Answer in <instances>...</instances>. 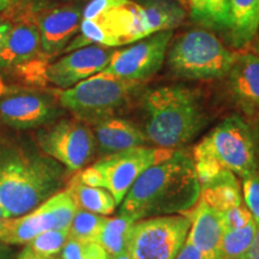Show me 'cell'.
Returning a JSON list of instances; mask_svg holds the SVG:
<instances>
[{"label":"cell","mask_w":259,"mask_h":259,"mask_svg":"<svg viewBox=\"0 0 259 259\" xmlns=\"http://www.w3.org/2000/svg\"><path fill=\"white\" fill-rule=\"evenodd\" d=\"M199 197L200 183L193 157L184 150H174L169 157L139 176L121 202L119 215L135 222L181 215L190 212Z\"/></svg>","instance_id":"obj_1"},{"label":"cell","mask_w":259,"mask_h":259,"mask_svg":"<svg viewBox=\"0 0 259 259\" xmlns=\"http://www.w3.org/2000/svg\"><path fill=\"white\" fill-rule=\"evenodd\" d=\"M65 171L48 156L22 150L0 154V205L6 219L25 215L60 192Z\"/></svg>","instance_id":"obj_2"},{"label":"cell","mask_w":259,"mask_h":259,"mask_svg":"<svg viewBox=\"0 0 259 259\" xmlns=\"http://www.w3.org/2000/svg\"><path fill=\"white\" fill-rule=\"evenodd\" d=\"M144 134L156 147L176 149L190 143L206 124L200 96L183 85L150 89L142 99Z\"/></svg>","instance_id":"obj_3"},{"label":"cell","mask_w":259,"mask_h":259,"mask_svg":"<svg viewBox=\"0 0 259 259\" xmlns=\"http://www.w3.org/2000/svg\"><path fill=\"white\" fill-rule=\"evenodd\" d=\"M200 185L220 171L229 170L245 178L258 171L255 143L250 127L239 116H229L213 127L193 150Z\"/></svg>","instance_id":"obj_4"},{"label":"cell","mask_w":259,"mask_h":259,"mask_svg":"<svg viewBox=\"0 0 259 259\" xmlns=\"http://www.w3.org/2000/svg\"><path fill=\"white\" fill-rule=\"evenodd\" d=\"M143 84L99 72L57 94L63 108L78 120L94 125L116 116L131 105Z\"/></svg>","instance_id":"obj_5"},{"label":"cell","mask_w":259,"mask_h":259,"mask_svg":"<svg viewBox=\"0 0 259 259\" xmlns=\"http://www.w3.org/2000/svg\"><path fill=\"white\" fill-rule=\"evenodd\" d=\"M238 52L231 51L205 29H193L181 34L167 51L171 72L189 80H211L227 76Z\"/></svg>","instance_id":"obj_6"},{"label":"cell","mask_w":259,"mask_h":259,"mask_svg":"<svg viewBox=\"0 0 259 259\" xmlns=\"http://www.w3.org/2000/svg\"><path fill=\"white\" fill-rule=\"evenodd\" d=\"M173 153L174 149L147 145L127 149L106 155L92 166L80 170L76 177L85 185L102 187L111 192L119 205L143 171L169 157Z\"/></svg>","instance_id":"obj_7"},{"label":"cell","mask_w":259,"mask_h":259,"mask_svg":"<svg viewBox=\"0 0 259 259\" xmlns=\"http://www.w3.org/2000/svg\"><path fill=\"white\" fill-rule=\"evenodd\" d=\"M190 227L189 213L139 220L128 232L126 253L130 259H176Z\"/></svg>","instance_id":"obj_8"},{"label":"cell","mask_w":259,"mask_h":259,"mask_svg":"<svg viewBox=\"0 0 259 259\" xmlns=\"http://www.w3.org/2000/svg\"><path fill=\"white\" fill-rule=\"evenodd\" d=\"M69 190L61 191L25 215L0 220V244L27 245L51 229H69L77 211Z\"/></svg>","instance_id":"obj_9"},{"label":"cell","mask_w":259,"mask_h":259,"mask_svg":"<svg viewBox=\"0 0 259 259\" xmlns=\"http://www.w3.org/2000/svg\"><path fill=\"white\" fill-rule=\"evenodd\" d=\"M37 143L48 157L59 162L67 171L82 170L95 153L93 130L78 119H63L37 134Z\"/></svg>","instance_id":"obj_10"},{"label":"cell","mask_w":259,"mask_h":259,"mask_svg":"<svg viewBox=\"0 0 259 259\" xmlns=\"http://www.w3.org/2000/svg\"><path fill=\"white\" fill-rule=\"evenodd\" d=\"M173 35V30L160 31L116 50L103 72L143 84L163 66Z\"/></svg>","instance_id":"obj_11"},{"label":"cell","mask_w":259,"mask_h":259,"mask_svg":"<svg viewBox=\"0 0 259 259\" xmlns=\"http://www.w3.org/2000/svg\"><path fill=\"white\" fill-rule=\"evenodd\" d=\"M116 48L89 45L69 52L47 67V82L60 89H69L108 66Z\"/></svg>","instance_id":"obj_12"},{"label":"cell","mask_w":259,"mask_h":259,"mask_svg":"<svg viewBox=\"0 0 259 259\" xmlns=\"http://www.w3.org/2000/svg\"><path fill=\"white\" fill-rule=\"evenodd\" d=\"M83 11L78 5H59L35 11L42 52L57 56L67 47L80 29Z\"/></svg>","instance_id":"obj_13"},{"label":"cell","mask_w":259,"mask_h":259,"mask_svg":"<svg viewBox=\"0 0 259 259\" xmlns=\"http://www.w3.org/2000/svg\"><path fill=\"white\" fill-rule=\"evenodd\" d=\"M57 115L54 103L38 94L17 93L0 99V120L16 130L38 127Z\"/></svg>","instance_id":"obj_14"},{"label":"cell","mask_w":259,"mask_h":259,"mask_svg":"<svg viewBox=\"0 0 259 259\" xmlns=\"http://www.w3.org/2000/svg\"><path fill=\"white\" fill-rule=\"evenodd\" d=\"M228 76L233 100L242 112L259 119V56L253 52H238Z\"/></svg>","instance_id":"obj_15"},{"label":"cell","mask_w":259,"mask_h":259,"mask_svg":"<svg viewBox=\"0 0 259 259\" xmlns=\"http://www.w3.org/2000/svg\"><path fill=\"white\" fill-rule=\"evenodd\" d=\"M45 56L34 11L29 14L28 18L22 19V22L10 29L4 46L0 51V69L17 67Z\"/></svg>","instance_id":"obj_16"},{"label":"cell","mask_w":259,"mask_h":259,"mask_svg":"<svg viewBox=\"0 0 259 259\" xmlns=\"http://www.w3.org/2000/svg\"><path fill=\"white\" fill-rule=\"evenodd\" d=\"M96 147L102 154L111 155L127 149L144 147L148 138L143 130L119 116L105 119L92 125Z\"/></svg>","instance_id":"obj_17"},{"label":"cell","mask_w":259,"mask_h":259,"mask_svg":"<svg viewBox=\"0 0 259 259\" xmlns=\"http://www.w3.org/2000/svg\"><path fill=\"white\" fill-rule=\"evenodd\" d=\"M187 213L191 219V227L186 240L206 253L220 255V245L225 232L222 213L200 197L194 208Z\"/></svg>","instance_id":"obj_18"},{"label":"cell","mask_w":259,"mask_h":259,"mask_svg":"<svg viewBox=\"0 0 259 259\" xmlns=\"http://www.w3.org/2000/svg\"><path fill=\"white\" fill-rule=\"evenodd\" d=\"M229 16L231 44L235 48L248 46L258 34L259 0H229Z\"/></svg>","instance_id":"obj_19"},{"label":"cell","mask_w":259,"mask_h":259,"mask_svg":"<svg viewBox=\"0 0 259 259\" xmlns=\"http://www.w3.org/2000/svg\"><path fill=\"white\" fill-rule=\"evenodd\" d=\"M200 198L221 213L244 204L238 177L229 170L220 171L208 183L200 185Z\"/></svg>","instance_id":"obj_20"},{"label":"cell","mask_w":259,"mask_h":259,"mask_svg":"<svg viewBox=\"0 0 259 259\" xmlns=\"http://www.w3.org/2000/svg\"><path fill=\"white\" fill-rule=\"evenodd\" d=\"M67 190L72 194L77 208L85 211L108 216L115 211L116 204L111 192L102 187L89 186L74 177L70 181Z\"/></svg>","instance_id":"obj_21"},{"label":"cell","mask_w":259,"mask_h":259,"mask_svg":"<svg viewBox=\"0 0 259 259\" xmlns=\"http://www.w3.org/2000/svg\"><path fill=\"white\" fill-rule=\"evenodd\" d=\"M190 17L200 27L228 32L229 0H186Z\"/></svg>","instance_id":"obj_22"},{"label":"cell","mask_w":259,"mask_h":259,"mask_svg":"<svg viewBox=\"0 0 259 259\" xmlns=\"http://www.w3.org/2000/svg\"><path fill=\"white\" fill-rule=\"evenodd\" d=\"M135 221L128 216L119 215L116 218L107 219L103 226L100 244L105 248L108 255H116L125 253L127 235Z\"/></svg>","instance_id":"obj_23"},{"label":"cell","mask_w":259,"mask_h":259,"mask_svg":"<svg viewBox=\"0 0 259 259\" xmlns=\"http://www.w3.org/2000/svg\"><path fill=\"white\" fill-rule=\"evenodd\" d=\"M257 222L254 220L245 227L234 231L223 232V236L220 245V255L222 259H241L252 244Z\"/></svg>","instance_id":"obj_24"},{"label":"cell","mask_w":259,"mask_h":259,"mask_svg":"<svg viewBox=\"0 0 259 259\" xmlns=\"http://www.w3.org/2000/svg\"><path fill=\"white\" fill-rule=\"evenodd\" d=\"M106 216L77 209L69 228V238L80 241L100 242Z\"/></svg>","instance_id":"obj_25"},{"label":"cell","mask_w":259,"mask_h":259,"mask_svg":"<svg viewBox=\"0 0 259 259\" xmlns=\"http://www.w3.org/2000/svg\"><path fill=\"white\" fill-rule=\"evenodd\" d=\"M69 239V229H51L35 236L27 246L38 254L57 257Z\"/></svg>","instance_id":"obj_26"},{"label":"cell","mask_w":259,"mask_h":259,"mask_svg":"<svg viewBox=\"0 0 259 259\" xmlns=\"http://www.w3.org/2000/svg\"><path fill=\"white\" fill-rule=\"evenodd\" d=\"M107 257L108 253L100 242L80 241L70 238L60 252V259H106Z\"/></svg>","instance_id":"obj_27"},{"label":"cell","mask_w":259,"mask_h":259,"mask_svg":"<svg viewBox=\"0 0 259 259\" xmlns=\"http://www.w3.org/2000/svg\"><path fill=\"white\" fill-rule=\"evenodd\" d=\"M241 180V192L245 205L250 210L257 225H259V171H254Z\"/></svg>","instance_id":"obj_28"},{"label":"cell","mask_w":259,"mask_h":259,"mask_svg":"<svg viewBox=\"0 0 259 259\" xmlns=\"http://www.w3.org/2000/svg\"><path fill=\"white\" fill-rule=\"evenodd\" d=\"M223 220V229L226 231H234V229H239L248 225L253 216L250 212V210L246 208V205L241 204V205L234 206L231 208L222 213Z\"/></svg>","instance_id":"obj_29"},{"label":"cell","mask_w":259,"mask_h":259,"mask_svg":"<svg viewBox=\"0 0 259 259\" xmlns=\"http://www.w3.org/2000/svg\"><path fill=\"white\" fill-rule=\"evenodd\" d=\"M127 2L128 0H90L83 10L82 19L96 21L107 12L112 11L113 9L120 8Z\"/></svg>","instance_id":"obj_30"},{"label":"cell","mask_w":259,"mask_h":259,"mask_svg":"<svg viewBox=\"0 0 259 259\" xmlns=\"http://www.w3.org/2000/svg\"><path fill=\"white\" fill-rule=\"evenodd\" d=\"M176 259H222L220 255L210 254L206 253L202 250H199L198 247H196L193 244H191L190 241H185L179 253L177 254Z\"/></svg>","instance_id":"obj_31"},{"label":"cell","mask_w":259,"mask_h":259,"mask_svg":"<svg viewBox=\"0 0 259 259\" xmlns=\"http://www.w3.org/2000/svg\"><path fill=\"white\" fill-rule=\"evenodd\" d=\"M241 259H259V225H257V231H255L250 248Z\"/></svg>","instance_id":"obj_32"},{"label":"cell","mask_w":259,"mask_h":259,"mask_svg":"<svg viewBox=\"0 0 259 259\" xmlns=\"http://www.w3.org/2000/svg\"><path fill=\"white\" fill-rule=\"evenodd\" d=\"M15 259H60V257L59 255H57V257H47V255L38 254L25 245V247L16 255Z\"/></svg>","instance_id":"obj_33"},{"label":"cell","mask_w":259,"mask_h":259,"mask_svg":"<svg viewBox=\"0 0 259 259\" xmlns=\"http://www.w3.org/2000/svg\"><path fill=\"white\" fill-rule=\"evenodd\" d=\"M12 24L9 21L0 18V51H2L3 46H4L6 37H8L10 29H11Z\"/></svg>","instance_id":"obj_34"},{"label":"cell","mask_w":259,"mask_h":259,"mask_svg":"<svg viewBox=\"0 0 259 259\" xmlns=\"http://www.w3.org/2000/svg\"><path fill=\"white\" fill-rule=\"evenodd\" d=\"M15 251L10 245L0 244V259H15Z\"/></svg>","instance_id":"obj_35"},{"label":"cell","mask_w":259,"mask_h":259,"mask_svg":"<svg viewBox=\"0 0 259 259\" xmlns=\"http://www.w3.org/2000/svg\"><path fill=\"white\" fill-rule=\"evenodd\" d=\"M18 0H0V11L9 9L10 6L15 5Z\"/></svg>","instance_id":"obj_36"},{"label":"cell","mask_w":259,"mask_h":259,"mask_svg":"<svg viewBox=\"0 0 259 259\" xmlns=\"http://www.w3.org/2000/svg\"><path fill=\"white\" fill-rule=\"evenodd\" d=\"M113 259H130V257H128V254L126 253H121V254H119V255H116V257H112Z\"/></svg>","instance_id":"obj_37"},{"label":"cell","mask_w":259,"mask_h":259,"mask_svg":"<svg viewBox=\"0 0 259 259\" xmlns=\"http://www.w3.org/2000/svg\"><path fill=\"white\" fill-rule=\"evenodd\" d=\"M3 219H6V215H5L4 209H3V206L0 205V220H3Z\"/></svg>","instance_id":"obj_38"},{"label":"cell","mask_w":259,"mask_h":259,"mask_svg":"<svg viewBox=\"0 0 259 259\" xmlns=\"http://www.w3.org/2000/svg\"><path fill=\"white\" fill-rule=\"evenodd\" d=\"M255 53H257L258 56H259V42H258L257 45H255Z\"/></svg>","instance_id":"obj_39"},{"label":"cell","mask_w":259,"mask_h":259,"mask_svg":"<svg viewBox=\"0 0 259 259\" xmlns=\"http://www.w3.org/2000/svg\"><path fill=\"white\" fill-rule=\"evenodd\" d=\"M106 259H113V258H112V257H111V255H108V257H107V258H106Z\"/></svg>","instance_id":"obj_40"},{"label":"cell","mask_w":259,"mask_h":259,"mask_svg":"<svg viewBox=\"0 0 259 259\" xmlns=\"http://www.w3.org/2000/svg\"><path fill=\"white\" fill-rule=\"evenodd\" d=\"M257 35H258V37H259V28H258V34Z\"/></svg>","instance_id":"obj_41"},{"label":"cell","mask_w":259,"mask_h":259,"mask_svg":"<svg viewBox=\"0 0 259 259\" xmlns=\"http://www.w3.org/2000/svg\"><path fill=\"white\" fill-rule=\"evenodd\" d=\"M258 171H259V169H258Z\"/></svg>","instance_id":"obj_42"}]
</instances>
